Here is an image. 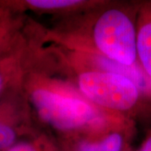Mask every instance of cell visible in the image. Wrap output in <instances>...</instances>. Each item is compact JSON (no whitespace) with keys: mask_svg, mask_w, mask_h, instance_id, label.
Segmentation results:
<instances>
[{"mask_svg":"<svg viewBox=\"0 0 151 151\" xmlns=\"http://www.w3.org/2000/svg\"><path fill=\"white\" fill-rule=\"evenodd\" d=\"M144 17L137 32V55L140 66L151 78V10Z\"/></svg>","mask_w":151,"mask_h":151,"instance_id":"cell-4","label":"cell"},{"mask_svg":"<svg viewBox=\"0 0 151 151\" xmlns=\"http://www.w3.org/2000/svg\"><path fill=\"white\" fill-rule=\"evenodd\" d=\"M94 40L105 57L127 65L136 63L137 33L129 17L118 9L105 12L94 27Z\"/></svg>","mask_w":151,"mask_h":151,"instance_id":"cell-1","label":"cell"},{"mask_svg":"<svg viewBox=\"0 0 151 151\" xmlns=\"http://www.w3.org/2000/svg\"><path fill=\"white\" fill-rule=\"evenodd\" d=\"M123 139L119 134H113L99 143H83L79 151H121Z\"/></svg>","mask_w":151,"mask_h":151,"instance_id":"cell-5","label":"cell"},{"mask_svg":"<svg viewBox=\"0 0 151 151\" xmlns=\"http://www.w3.org/2000/svg\"><path fill=\"white\" fill-rule=\"evenodd\" d=\"M31 5L40 9H59L80 4L79 0H29Z\"/></svg>","mask_w":151,"mask_h":151,"instance_id":"cell-6","label":"cell"},{"mask_svg":"<svg viewBox=\"0 0 151 151\" xmlns=\"http://www.w3.org/2000/svg\"><path fill=\"white\" fill-rule=\"evenodd\" d=\"M15 134L9 127L0 124V149L8 147L14 142Z\"/></svg>","mask_w":151,"mask_h":151,"instance_id":"cell-7","label":"cell"},{"mask_svg":"<svg viewBox=\"0 0 151 151\" xmlns=\"http://www.w3.org/2000/svg\"><path fill=\"white\" fill-rule=\"evenodd\" d=\"M83 94L104 108L129 110L137 104L141 92L134 83L123 76L108 71H88L79 77Z\"/></svg>","mask_w":151,"mask_h":151,"instance_id":"cell-2","label":"cell"},{"mask_svg":"<svg viewBox=\"0 0 151 151\" xmlns=\"http://www.w3.org/2000/svg\"><path fill=\"white\" fill-rule=\"evenodd\" d=\"M32 101L41 119L58 129L79 128L96 117L93 108L86 102L48 90L35 91Z\"/></svg>","mask_w":151,"mask_h":151,"instance_id":"cell-3","label":"cell"},{"mask_svg":"<svg viewBox=\"0 0 151 151\" xmlns=\"http://www.w3.org/2000/svg\"><path fill=\"white\" fill-rule=\"evenodd\" d=\"M140 151H151V135L144 143Z\"/></svg>","mask_w":151,"mask_h":151,"instance_id":"cell-9","label":"cell"},{"mask_svg":"<svg viewBox=\"0 0 151 151\" xmlns=\"http://www.w3.org/2000/svg\"><path fill=\"white\" fill-rule=\"evenodd\" d=\"M9 151H35L33 149L31 146L28 145H18L14 146L13 148H11Z\"/></svg>","mask_w":151,"mask_h":151,"instance_id":"cell-8","label":"cell"},{"mask_svg":"<svg viewBox=\"0 0 151 151\" xmlns=\"http://www.w3.org/2000/svg\"><path fill=\"white\" fill-rule=\"evenodd\" d=\"M1 86H2V80H1V77H0V88H1Z\"/></svg>","mask_w":151,"mask_h":151,"instance_id":"cell-10","label":"cell"}]
</instances>
